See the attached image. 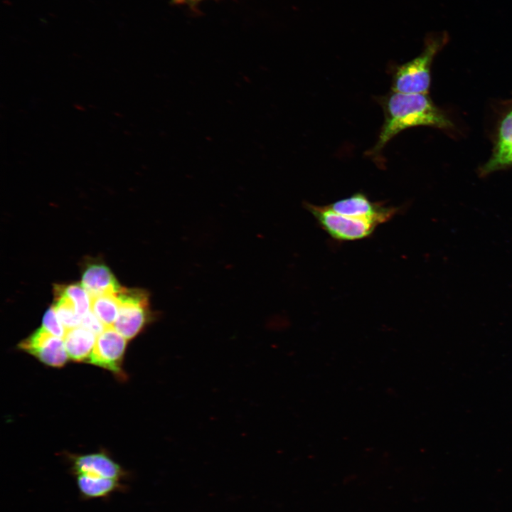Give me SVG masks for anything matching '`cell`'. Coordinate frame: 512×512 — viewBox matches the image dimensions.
Returning <instances> with one entry per match:
<instances>
[{"label":"cell","instance_id":"cell-1","mask_svg":"<svg viewBox=\"0 0 512 512\" xmlns=\"http://www.w3.org/2000/svg\"><path fill=\"white\" fill-rule=\"evenodd\" d=\"M384 121L374 146L366 155L377 159L387 144L402 131L418 126L442 129L452 127L450 120L431 101L427 94H407L390 91L378 99Z\"/></svg>","mask_w":512,"mask_h":512},{"label":"cell","instance_id":"cell-2","mask_svg":"<svg viewBox=\"0 0 512 512\" xmlns=\"http://www.w3.org/2000/svg\"><path fill=\"white\" fill-rule=\"evenodd\" d=\"M448 41L447 34L429 35L422 53L393 69L391 91L407 94H427L430 85V69L434 56Z\"/></svg>","mask_w":512,"mask_h":512},{"label":"cell","instance_id":"cell-3","mask_svg":"<svg viewBox=\"0 0 512 512\" xmlns=\"http://www.w3.org/2000/svg\"><path fill=\"white\" fill-rule=\"evenodd\" d=\"M119 308L114 329L126 339L139 334L154 319L149 294L142 289L122 288L117 294Z\"/></svg>","mask_w":512,"mask_h":512},{"label":"cell","instance_id":"cell-4","mask_svg":"<svg viewBox=\"0 0 512 512\" xmlns=\"http://www.w3.org/2000/svg\"><path fill=\"white\" fill-rule=\"evenodd\" d=\"M319 225L333 238L338 240H356L368 237L378 226L368 220L354 218L337 213L327 205H306Z\"/></svg>","mask_w":512,"mask_h":512},{"label":"cell","instance_id":"cell-5","mask_svg":"<svg viewBox=\"0 0 512 512\" xmlns=\"http://www.w3.org/2000/svg\"><path fill=\"white\" fill-rule=\"evenodd\" d=\"M327 206L337 213L368 220L377 225L391 219L398 211L397 208L371 201L362 193H356Z\"/></svg>","mask_w":512,"mask_h":512},{"label":"cell","instance_id":"cell-6","mask_svg":"<svg viewBox=\"0 0 512 512\" xmlns=\"http://www.w3.org/2000/svg\"><path fill=\"white\" fill-rule=\"evenodd\" d=\"M18 346L50 366H63L68 357L63 338L51 334L43 327L21 341Z\"/></svg>","mask_w":512,"mask_h":512},{"label":"cell","instance_id":"cell-7","mask_svg":"<svg viewBox=\"0 0 512 512\" xmlns=\"http://www.w3.org/2000/svg\"><path fill=\"white\" fill-rule=\"evenodd\" d=\"M126 345L127 339L113 326L106 327L96 338L88 362L114 373H119Z\"/></svg>","mask_w":512,"mask_h":512},{"label":"cell","instance_id":"cell-8","mask_svg":"<svg viewBox=\"0 0 512 512\" xmlns=\"http://www.w3.org/2000/svg\"><path fill=\"white\" fill-rule=\"evenodd\" d=\"M81 284L90 297L117 294L122 289L110 269L103 262L97 260H90L85 264Z\"/></svg>","mask_w":512,"mask_h":512},{"label":"cell","instance_id":"cell-9","mask_svg":"<svg viewBox=\"0 0 512 512\" xmlns=\"http://www.w3.org/2000/svg\"><path fill=\"white\" fill-rule=\"evenodd\" d=\"M72 463L75 475L87 474L121 481L126 476L122 467L104 453L77 456L73 458Z\"/></svg>","mask_w":512,"mask_h":512},{"label":"cell","instance_id":"cell-10","mask_svg":"<svg viewBox=\"0 0 512 512\" xmlns=\"http://www.w3.org/2000/svg\"><path fill=\"white\" fill-rule=\"evenodd\" d=\"M95 336L82 326L68 330L63 340L68 357L75 361L88 359L95 344Z\"/></svg>","mask_w":512,"mask_h":512},{"label":"cell","instance_id":"cell-11","mask_svg":"<svg viewBox=\"0 0 512 512\" xmlns=\"http://www.w3.org/2000/svg\"><path fill=\"white\" fill-rule=\"evenodd\" d=\"M76 483L80 494L84 498H98L108 496L123 486L121 481L100 478L87 474H78Z\"/></svg>","mask_w":512,"mask_h":512},{"label":"cell","instance_id":"cell-12","mask_svg":"<svg viewBox=\"0 0 512 512\" xmlns=\"http://www.w3.org/2000/svg\"><path fill=\"white\" fill-rule=\"evenodd\" d=\"M119 308L117 294H105L91 297V311L105 327L113 326Z\"/></svg>","mask_w":512,"mask_h":512},{"label":"cell","instance_id":"cell-13","mask_svg":"<svg viewBox=\"0 0 512 512\" xmlns=\"http://www.w3.org/2000/svg\"><path fill=\"white\" fill-rule=\"evenodd\" d=\"M54 294L63 295L74 305L78 314L82 317L91 309V297L81 284H57Z\"/></svg>","mask_w":512,"mask_h":512},{"label":"cell","instance_id":"cell-14","mask_svg":"<svg viewBox=\"0 0 512 512\" xmlns=\"http://www.w3.org/2000/svg\"><path fill=\"white\" fill-rule=\"evenodd\" d=\"M54 296L55 302L53 306L66 330L81 325L82 317L78 314L72 302L63 295L54 294Z\"/></svg>","mask_w":512,"mask_h":512},{"label":"cell","instance_id":"cell-15","mask_svg":"<svg viewBox=\"0 0 512 512\" xmlns=\"http://www.w3.org/2000/svg\"><path fill=\"white\" fill-rule=\"evenodd\" d=\"M42 327L51 334L63 338L66 334V329L59 320L53 306L47 309L42 321Z\"/></svg>","mask_w":512,"mask_h":512},{"label":"cell","instance_id":"cell-16","mask_svg":"<svg viewBox=\"0 0 512 512\" xmlns=\"http://www.w3.org/2000/svg\"><path fill=\"white\" fill-rule=\"evenodd\" d=\"M81 326L90 331L96 336L101 334L106 328L101 321L92 313V311H89L82 317Z\"/></svg>","mask_w":512,"mask_h":512},{"label":"cell","instance_id":"cell-17","mask_svg":"<svg viewBox=\"0 0 512 512\" xmlns=\"http://www.w3.org/2000/svg\"><path fill=\"white\" fill-rule=\"evenodd\" d=\"M512 165V143L506 153L491 168V172Z\"/></svg>","mask_w":512,"mask_h":512},{"label":"cell","instance_id":"cell-18","mask_svg":"<svg viewBox=\"0 0 512 512\" xmlns=\"http://www.w3.org/2000/svg\"><path fill=\"white\" fill-rule=\"evenodd\" d=\"M202 0H174L177 4H188L190 6L195 5Z\"/></svg>","mask_w":512,"mask_h":512}]
</instances>
